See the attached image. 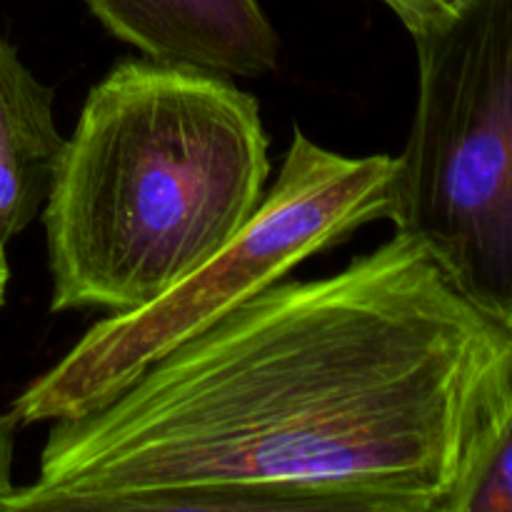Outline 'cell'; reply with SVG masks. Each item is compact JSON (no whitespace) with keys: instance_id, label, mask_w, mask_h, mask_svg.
<instances>
[{"instance_id":"cell-2","label":"cell","mask_w":512,"mask_h":512,"mask_svg":"<svg viewBox=\"0 0 512 512\" xmlns=\"http://www.w3.org/2000/svg\"><path fill=\"white\" fill-rule=\"evenodd\" d=\"M268 175L253 95L188 65L120 60L90 88L45 200L50 310L158 300L253 218Z\"/></svg>"},{"instance_id":"cell-5","label":"cell","mask_w":512,"mask_h":512,"mask_svg":"<svg viewBox=\"0 0 512 512\" xmlns=\"http://www.w3.org/2000/svg\"><path fill=\"white\" fill-rule=\"evenodd\" d=\"M113 38L155 63L225 78L278 68L280 40L258 0H85Z\"/></svg>"},{"instance_id":"cell-7","label":"cell","mask_w":512,"mask_h":512,"mask_svg":"<svg viewBox=\"0 0 512 512\" xmlns=\"http://www.w3.org/2000/svg\"><path fill=\"white\" fill-rule=\"evenodd\" d=\"M455 512H512V403L493 443L470 475Z\"/></svg>"},{"instance_id":"cell-3","label":"cell","mask_w":512,"mask_h":512,"mask_svg":"<svg viewBox=\"0 0 512 512\" xmlns=\"http://www.w3.org/2000/svg\"><path fill=\"white\" fill-rule=\"evenodd\" d=\"M393 178V155L350 158L295 128L278 180L253 218L158 300L88 328L13 400L10 413L20 425H33L103 408L175 345L283 280L303 260L388 218Z\"/></svg>"},{"instance_id":"cell-9","label":"cell","mask_w":512,"mask_h":512,"mask_svg":"<svg viewBox=\"0 0 512 512\" xmlns=\"http://www.w3.org/2000/svg\"><path fill=\"white\" fill-rule=\"evenodd\" d=\"M18 418L13 413H0V512L3 503L13 495V460H15V435H18Z\"/></svg>"},{"instance_id":"cell-8","label":"cell","mask_w":512,"mask_h":512,"mask_svg":"<svg viewBox=\"0 0 512 512\" xmlns=\"http://www.w3.org/2000/svg\"><path fill=\"white\" fill-rule=\"evenodd\" d=\"M413 38L435 33L453 23L470 0H383Z\"/></svg>"},{"instance_id":"cell-10","label":"cell","mask_w":512,"mask_h":512,"mask_svg":"<svg viewBox=\"0 0 512 512\" xmlns=\"http://www.w3.org/2000/svg\"><path fill=\"white\" fill-rule=\"evenodd\" d=\"M8 278H10L8 260H5V255H0V305H3V298H5V288H8Z\"/></svg>"},{"instance_id":"cell-1","label":"cell","mask_w":512,"mask_h":512,"mask_svg":"<svg viewBox=\"0 0 512 512\" xmlns=\"http://www.w3.org/2000/svg\"><path fill=\"white\" fill-rule=\"evenodd\" d=\"M510 403L512 330L395 233L55 420L3 512H455Z\"/></svg>"},{"instance_id":"cell-4","label":"cell","mask_w":512,"mask_h":512,"mask_svg":"<svg viewBox=\"0 0 512 512\" xmlns=\"http://www.w3.org/2000/svg\"><path fill=\"white\" fill-rule=\"evenodd\" d=\"M413 40L418 105L388 220L512 330V0H470Z\"/></svg>"},{"instance_id":"cell-6","label":"cell","mask_w":512,"mask_h":512,"mask_svg":"<svg viewBox=\"0 0 512 512\" xmlns=\"http://www.w3.org/2000/svg\"><path fill=\"white\" fill-rule=\"evenodd\" d=\"M55 93L0 35V255L43 213L65 138Z\"/></svg>"}]
</instances>
